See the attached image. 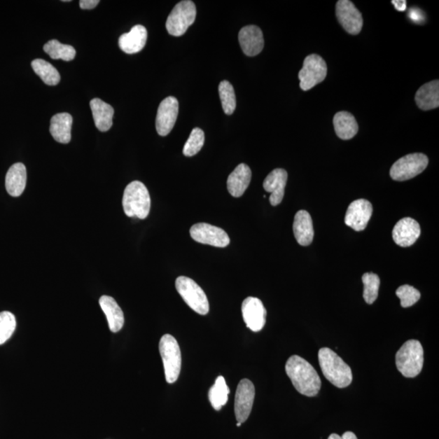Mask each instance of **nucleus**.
<instances>
[{
	"mask_svg": "<svg viewBox=\"0 0 439 439\" xmlns=\"http://www.w3.org/2000/svg\"><path fill=\"white\" fill-rule=\"evenodd\" d=\"M286 372L296 391L307 397L319 393L321 380L315 368L299 356H292L286 361Z\"/></svg>",
	"mask_w": 439,
	"mask_h": 439,
	"instance_id": "1",
	"label": "nucleus"
},
{
	"mask_svg": "<svg viewBox=\"0 0 439 439\" xmlns=\"http://www.w3.org/2000/svg\"><path fill=\"white\" fill-rule=\"evenodd\" d=\"M318 361L323 375L333 385L345 388L351 385L352 372L342 358L328 347H323L318 352Z\"/></svg>",
	"mask_w": 439,
	"mask_h": 439,
	"instance_id": "2",
	"label": "nucleus"
},
{
	"mask_svg": "<svg viewBox=\"0 0 439 439\" xmlns=\"http://www.w3.org/2000/svg\"><path fill=\"white\" fill-rule=\"evenodd\" d=\"M125 214L129 218L145 219L151 209V197L148 188L139 181L126 186L123 200Z\"/></svg>",
	"mask_w": 439,
	"mask_h": 439,
	"instance_id": "3",
	"label": "nucleus"
},
{
	"mask_svg": "<svg viewBox=\"0 0 439 439\" xmlns=\"http://www.w3.org/2000/svg\"><path fill=\"white\" fill-rule=\"evenodd\" d=\"M398 370L405 377L420 375L424 365V350L421 342L412 340L403 343L396 356Z\"/></svg>",
	"mask_w": 439,
	"mask_h": 439,
	"instance_id": "4",
	"label": "nucleus"
},
{
	"mask_svg": "<svg viewBox=\"0 0 439 439\" xmlns=\"http://www.w3.org/2000/svg\"><path fill=\"white\" fill-rule=\"evenodd\" d=\"M166 382L172 384L179 379L181 368V354L178 341L171 335L161 337L159 344Z\"/></svg>",
	"mask_w": 439,
	"mask_h": 439,
	"instance_id": "5",
	"label": "nucleus"
},
{
	"mask_svg": "<svg viewBox=\"0 0 439 439\" xmlns=\"http://www.w3.org/2000/svg\"><path fill=\"white\" fill-rule=\"evenodd\" d=\"M176 291L191 309L200 315H207L209 312L208 298L201 287L190 277L181 276L175 282Z\"/></svg>",
	"mask_w": 439,
	"mask_h": 439,
	"instance_id": "6",
	"label": "nucleus"
},
{
	"mask_svg": "<svg viewBox=\"0 0 439 439\" xmlns=\"http://www.w3.org/2000/svg\"><path fill=\"white\" fill-rule=\"evenodd\" d=\"M195 4L190 0H184V1H181L176 4L172 10L167 22H166V29H167L169 34L173 36H181L195 22Z\"/></svg>",
	"mask_w": 439,
	"mask_h": 439,
	"instance_id": "7",
	"label": "nucleus"
},
{
	"mask_svg": "<svg viewBox=\"0 0 439 439\" xmlns=\"http://www.w3.org/2000/svg\"><path fill=\"white\" fill-rule=\"evenodd\" d=\"M428 164V159L422 153L408 154L398 159L390 170L391 179L403 181L415 178L422 173Z\"/></svg>",
	"mask_w": 439,
	"mask_h": 439,
	"instance_id": "8",
	"label": "nucleus"
},
{
	"mask_svg": "<svg viewBox=\"0 0 439 439\" xmlns=\"http://www.w3.org/2000/svg\"><path fill=\"white\" fill-rule=\"evenodd\" d=\"M326 75L327 65L324 59L316 54L307 55L299 73L300 88L305 92L314 88L326 79Z\"/></svg>",
	"mask_w": 439,
	"mask_h": 439,
	"instance_id": "9",
	"label": "nucleus"
},
{
	"mask_svg": "<svg viewBox=\"0 0 439 439\" xmlns=\"http://www.w3.org/2000/svg\"><path fill=\"white\" fill-rule=\"evenodd\" d=\"M190 234L191 238L202 244L225 247L230 243V237L224 230L207 223L194 225Z\"/></svg>",
	"mask_w": 439,
	"mask_h": 439,
	"instance_id": "10",
	"label": "nucleus"
},
{
	"mask_svg": "<svg viewBox=\"0 0 439 439\" xmlns=\"http://www.w3.org/2000/svg\"><path fill=\"white\" fill-rule=\"evenodd\" d=\"M256 395L255 386L249 379L241 380L235 393V412L237 421L245 422L253 407Z\"/></svg>",
	"mask_w": 439,
	"mask_h": 439,
	"instance_id": "11",
	"label": "nucleus"
},
{
	"mask_svg": "<svg viewBox=\"0 0 439 439\" xmlns=\"http://www.w3.org/2000/svg\"><path fill=\"white\" fill-rule=\"evenodd\" d=\"M336 16L348 34H360L363 27L362 14L349 0H340L336 4Z\"/></svg>",
	"mask_w": 439,
	"mask_h": 439,
	"instance_id": "12",
	"label": "nucleus"
},
{
	"mask_svg": "<svg viewBox=\"0 0 439 439\" xmlns=\"http://www.w3.org/2000/svg\"><path fill=\"white\" fill-rule=\"evenodd\" d=\"M179 111V101L175 97H169L161 101L155 119L156 130L160 136H167L173 130Z\"/></svg>",
	"mask_w": 439,
	"mask_h": 439,
	"instance_id": "13",
	"label": "nucleus"
},
{
	"mask_svg": "<svg viewBox=\"0 0 439 439\" xmlns=\"http://www.w3.org/2000/svg\"><path fill=\"white\" fill-rule=\"evenodd\" d=\"M242 314L249 329L259 332L263 329L266 323L267 311L263 302L255 297H247L242 305Z\"/></svg>",
	"mask_w": 439,
	"mask_h": 439,
	"instance_id": "14",
	"label": "nucleus"
},
{
	"mask_svg": "<svg viewBox=\"0 0 439 439\" xmlns=\"http://www.w3.org/2000/svg\"><path fill=\"white\" fill-rule=\"evenodd\" d=\"M372 214V206L370 201L356 200L348 207L345 216V224L356 231L366 228Z\"/></svg>",
	"mask_w": 439,
	"mask_h": 439,
	"instance_id": "15",
	"label": "nucleus"
},
{
	"mask_svg": "<svg viewBox=\"0 0 439 439\" xmlns=\"http://www.w3.org/2000/svg\"><path fill=\"white\" fill-rule=\"evenodd\" d=\"M239 40L242 50L247 57H256L264 49V35L256 25H247L242 28Z\"/></svg>",
	"mask_w": 439,
	"mask_h": 439,
	"instance_id": "16",
	"label": "nucleus"
},
{
	"mask_svg": "<svg viewBox=\"0 0 439 439\" xmlns=\"http://www.w3.org/2000/svg\"><path fill=\"white\" fill-rule=\"evenodd\" d=\"M420 235V225L417 221L410 218H403L398 221L392 232L395 243L403 247L414 244Z\"/></svg>",
	"mask_w": 439,
	"mask_h": 439,
	"instance_id": "17",
	"label": "nucleus"
},
{
	"mask_svg": "<svg viewBox=\"0 0 439 439\" xmlns=\"http://www.w3.org/2000/svg\"><path fill=\"white\" fill-rule=\"evenodd\" d=\"M288 174L284 169H276L266 176L264 181V189L270 193V201L272 206L281 203L285 195V188Z\"/></svg>",
	"mask_w": 439,
	"mask_h": 439,
	"instance_id": "18",
	"label": "nucleus"
},
{
	"mask_svg": "<svg viewBox=\"0 0 439 439\" xmlns=\"http://www.w3.org/2000/svg\"><path fill=\"white\" fill-rule=\"evenodd\" d=\"M148 40V32L142 25H135L129 33L120 35L119 47L126 54L141 52Z\"/></svg>",
	"mask_w": 439,
	"mask_h": 439,
	"instance_id": "19",
	"label": "nucleus"
},
{
	"mask_svg": "<svg viewBox=\"0 0 439 439\" xmlns=\"http://www.w3.org/2000/svg\"><path fill=\"white\" fill-rule=\"evenodd\" d=\"M293 231L295 239L301 246H309L314 238V225L311 216L307 211L300 210L295 216Z\"/></svg>",
	"mask_w": 439,
	"mask_h": 439,
	"instance_id": "20",
	"label": "nucleus"
},
{
	"mask_svg": "<svg viewBox=\"0 0 439 439\" xmlns=\"http://www.w3.org/2000/svg\"><path fill=\"white\" fill-rule=\"evenodd\" d=\"M251 180V170L245 164H240L230 174L227 188L232 196L239 198L249 188Z\"/></svg>",
	"mask_w": 439,
	"mask_h": 439,
	"instance_id": "21",
	"label": "nucleus"
},
{
	"mask_svg": "<svg viewBox=\"0 0 439 439\" xmlns=\"http://www.w3.org/2000/svg\"><path fill=\"white\" fill-rule=\"evenodd\" d=\"M99 305L109 322L111 331L118 333L123 329L125 323L124 314L113 297L103 295L100 297Z\"/></svg>",
	"mask_w": 439,
	"mask_h": 439,
	"instance_id": "22",
	"label": "nucleus"
},
{
	"mask_svg": "<svg viewBox=\"0 0 439 439\" xmlns=\"http://www.w3.org/2000/svg\"><path fill=\"white\" fill-rule=\"evenodd\" d=\"M72 116L67 113H58L50 119V132L57 142L67 144L71 140Z\"/></svg>",
	"mask_w": 439,
	"mask_h": 439,
	"instance_id": "23",
	"label": "nucleus"
},
{
	"mask_svg": "<svg viewBox=\"0 0 439 439\" xmlns=\"http://www.w3.org/2000/svg\"><path fill=\"white\" fill-rule=\"evenodd\" d=\"M27 172L25 166L22 163L13 165L8 169L5 179L8 193L13 197L21 195L27 186Z\"/></svg>",
	"mask_w": 439,
	"mask_h": 439,
	"instance_id": "24",
	"label": "nucleus"
},
{
	"mask_svg": "<svg viewBox=\"0 0 439 439\" xmlns=\"http://www.w3.org/2000/svg\"><path fill=\"white\" fill-rule=\"evenodd\" d=\"M95 125L101 132H107L113 126L114 109L110 104L99 99L90 102Z\"/></svg>",
	"mask_w": 439,
	"mask_h": 439,
	"instance_id": "25",
	"label": "nucleus"
},
{
	"mask_svg": "<svg viewBox=\"0 0 439 439\" xmlns=\"http://www.w3.org/2000/svg\"><path fill=\"white\" fill-rule=\"evenodd\" d=\"M415 100L418 107L421 110L428 111L438 108L439 81H432L423 85L417 90Z\"/></svg>",
	"mask_w": 439,
	"mask_h": 439,
	"instance_id": "26",
	"label": "nucleus"
},
{
	"mask_svg": "<svg viewBox=\"0 0 439 439\" xmlns=\"http://www.w3.org/2000/svg\"><path fill=\"white\" fill-rule=\"evenodd\" d=\"M334 126L337 137L342 140L354 138L359 130V126L354 116L344 111L335 115Z\"/></svg>",
	"mask_w": 439,
	"mask_h": 439,
	"instance_id": "27",
	"label": "nucleus"
},
{
	"mask_svg": "<svg viewBox=\"0 0 439 439\" xmlns=\"http://www.w3.org/2000/svg\"><path fill=\"white\" fill-rule=\"evenodd\" d=\"M230 388L227 386L225 378L219 376L209 392V398L214 410L219 411L228 401Z\"/></svg>",
	"mask_w": 439,
	"mask_h": 439,
	"instance_id": "28",
	"label": "nucleus"
},
{
	"mask_svg": "<svg viewBox=\"0 0 439 439\" xmlns=\"http://www.w3.org/2000/svg\"><path fill=\"white\" fill-rule=\"evenodd\" d=\"M32 67L35 74L43 80L45 84L55 85L60 83V75L52 64L42 59L33 60Z\"/></svg>",
	"mask_w": 439,
	"mask_h": 439,
	"instance_id": "29",
	"label": "nucleus"
},
{
	"mask_svg": "<svg viewBox=\"0 0 439 439\" xmlns=\"http://www.w3.org/2000/svg\"><path fill=\"white\" fill-rule=\"evenodd\" d=\"M44 52L53 60H63L64 62H71L76 57V50L70 45L62 44L57 40H50L44 45Z\"/></svg>",
	"mask_w": 439,
	"mask_h": 439,
	"instance_id": "30",
	"label": "nucleus"
},
{
	"mask_svg": "<svg viewBox=\"0 0 439 439\" xmlns=\"http://www.w3.org/2000/svg\"><path fill=\"white\" fill-rule=\"evenodd\" d=\"M218 89L224 113L227 115L233 114L236 109V97L233 85L228 81H222Z\"/></svg>",
	"mask_w": 439,
	"mask_h": 439,
	"instance_id": "31",
	"label": "nucleus"
},
{
	"mask_svg": "<svg viewBox=\"0 0 439 439\" xmlns=\"http://www.w3.org/2000/svg\"><path fill=\"white\" fill-rule=\"evenodd\" d=\"M362 281L364 284L363 297L368 305H372L377 299L380 286L379 277L372 272H366L363 275Z\"/></svg>",
	"mask_w": 439,
	"mask_h": 439,
	"instance_id": "32",
	"label": "nucleus"
},
{
	"mask_svg": "<svg viewBox=\"0 0 439 439\" xmlns=\"http://www.w3.org/2000/svg\"><path fill=\"white\" fill-rule=\"evenodd\" d=\"M17 327L16 317L12 312H0V345L6 342L12 337Z\"/></svg>",
	"mask_w": 439,
	"mask_h": 439,
	"instance_id": "33",
	"label": "nucleus"
},
{
	"mask_svg": "<svg viewBox=\"0 0 439 439\" xmlns=\"http://www.w3.org/2000/svg\"><path fill=\"white\" fill-rule=\"evenodd\" d=\"M205 141L204 132L200 128L191 131L190 137L183 148V154L188 158L195 155L203 148Z\"/></svg>",
	"mask_w": 439,
	"mask_h": 439,
	"instance_id": "34",
	"label": "nucleus"
},
{
	"mask_svg": "<svg viewBox=\"0 0 439 439\" xmlns=\"http://www.w3.org/2000/svg\"><path fill=\"white\" fill-rule=\"evenodd\" d=\"M396 293V295L400 298L403 307H410L414 305L421 298L420 291L410 285L398 287Z\"/></svg>",
	"mask_w": 439,
	"mask_h": 439,
	"instance_id": "35",
	"label": "nucleus"
},
{
	"mask_svg": "<svg viewBox=\"0 0 439 439\" xmlns=\"http://www.w3.org/2000/svg\"><path fill=\"white\" fill-rule=\"evenodd\" d=\"M99 4V0H81L80 8L85 10L93 9Z\"/></svg>",
	"mask_w": 439,
	"mask_h": 439,
	"instance_id": "36",
	"label": "nucleus"
},
{
	"mask_svg": "<svg viewBox=\"0 0 439 439\" xmlns=\"http://www.w3.org/2000/svg\"><path fill=\"white\" fill-rule=\"evenodd\" d=\"M328 439H358L355 433L351 431H347L343 433L342 436L336 435V433H332Z\"/></svg>",
	"mask_w": 439,
	"mask_h": 439,
	"instance_id": "37",
	"label": "nucleus"
},
{
	"mask_svg": "<svg viewBox=\"0 0 439 439\" xmlns=\"http://www.w3.org/2000/svg\"><path fill=\"white\" fill-rule=\"evenodd\" d=\"M392 4L395 5L398 11H405V10L406 9V1H392Z\"/></svg>",
	"mask_w": 439,
	"mask_h": 439,
	"instance_id": "38",
	"label": "nucleus"
},
{
	"mask_svg": "<svg viewBox=\"0 0 439 439\" xmlns=\"http://www.w3.org/2000/svg\"><path fill=\"white\" fill-rule=\"evenodd\" d=\"M241 425H242V424H241V423H239V422L237 423V426L240 427V426H241Z\"/></svg>",
	"mask_w": 439,
	"mask_h": 439,
	"instance_id": "39",
	"label": "nucleus"
}]
</instances>
